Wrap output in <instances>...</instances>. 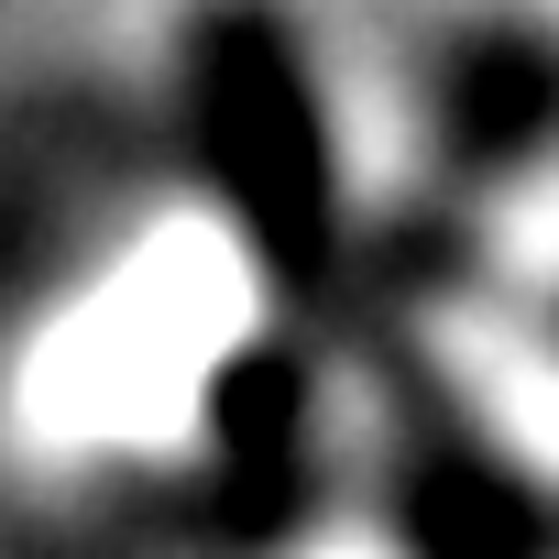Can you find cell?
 Masks as SVG:
<instances>
[{
  "mask_svg": "<svg viewBox=\"0 0 559 559\" xmlns=\"http://www.w3.org/2000/svg\"><path fill=\"white\" fill-rule=\"evenodd\" d=\"M209 110H219L230 176L252 187V209L274 219V241L308 252V230H319V143H308V110H297L286 45L219 34V56H209Z\"/></svg>",
  "mask_w": 559,
  "mask_h": 559,
  "instance_id": "1",
  "label": "cell"
}]
</instances>
